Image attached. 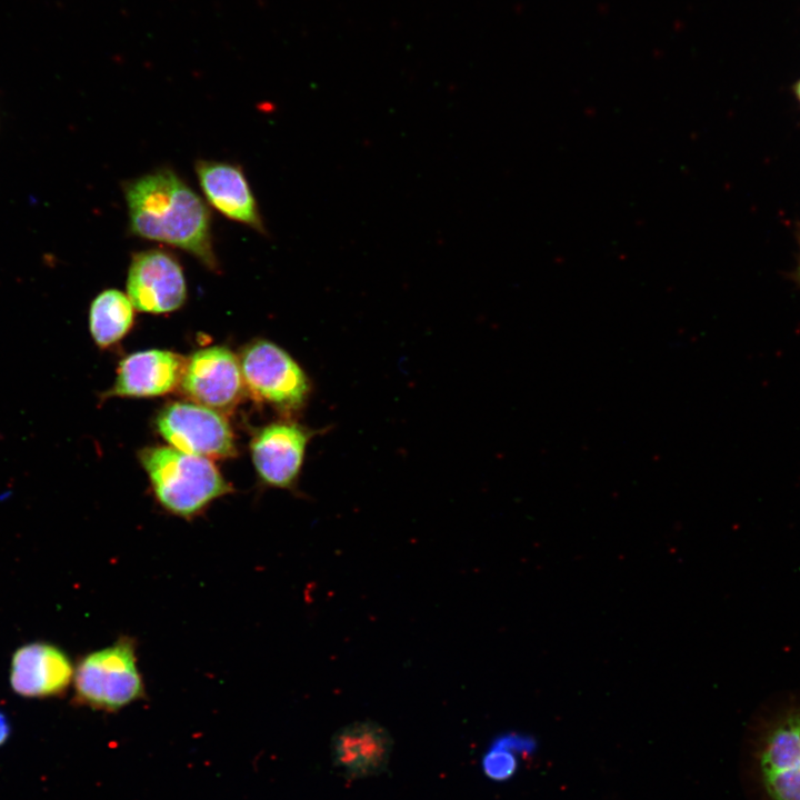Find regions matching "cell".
<instances>
[{
	"instance_id": "1",
	"label": "cell",
	"mask_w": 800,
	"mask_h": 800,
	"mask_svg": "<svg viewBox=\"0 0 800 800\" xmlns=\"http://www.w3.org/2000/svg\"><path fill=\"white\" fill-rule=\"evenodd\" d=\"M129 230L181 249L217 271L211 214L203 199L172 169L160 168L123 184Z\"/></svg>"
},
{
	"instance_id": "2",
	"label": "cell",
	"mask_w": 800,
	"mask_h": 800,
	"mask_svg": "<svg viewBox=\"0 0 800 800\" xmlns=\"http://www.w3.org/2000/svg\"><path fill=\"white\" fill-rule=\"evenodd\" d=\"M158 503L170 514L190 520L232 491L210 459L173 447L140 452Z\"/></svg>"
},
{
	"instance_id": "3",
	"label": "cell",
	"mask_w": 800,
	"mask_h": 800,
	"mask_svg": "<svg viewBox=\"0 0 800 800\" xmlns=\"http://www.w3.org/2000/svg\"><path fill=\"white\" fill-rule=\"evenodd\" d=\"M74 701L114 713L147 697L138 663V643L121 634L111 644L83 656L73 674Z\"/></svg>"
},
{
	"instance_id": "4",
	"label": "cell",
	"mask_w": 800,
	"mask_h": 800,
	"mask_svg": "<svg viewBox=\"0 0 800 800\" xmlns=\"http://www.w3.org/2000/svg\"><path fill=\"white\" fill-rule=\"evenodd\" d=\"M243 383L250 393L283 410H300L311 386L301 367L277 344L258 340L246 347L240 357Z\"/></svg>"
},
{
	"instance_id": "5",
	"label": "cell",
	"mask_w": 800,
	"mask_h": 800,
	"mask_svg": "<svg viewBox=\"0 0 800 800\" xmlns=\"http://www.w3.org/2000/svg\"><path fill=\"white\" fill-rule=\"evenodd\" d=\"M157 428L173 448L208 459L229 458L236 453L233 433L227 420L216 410L198 403L168 404L157 418Z\"/></svg>"
},
{
	"instance_id": "6",
	"label": "cell",
	"mask_w": 800,
	"mask_h": 800,
	"mask_svg": "<svg viewBox=\"0 0 800 800\" xmlns=\"http://www.w3.org/2000/svg\"><path fill=\"white\" fill-rule=\"evenodd\" d=\"M127 296L139 311L168 313L178 310L187 298L180 261L162 249L133 253L127 276Z\"/></svg>"
},
{
	"instance_id": "7",
	"label": "cell",
	"mask_w": 800,
	"mask_h": 800,
	"mask_svg": "<svg viewBox=\"0 0 800 800\" xmlns=\"http://www.w3.org/2000/svg\"><path fill=\"white\" fill-rule=\"evenodd\" d=\"M180 384L187 397L216 411L232 408L244 386L239 359L224 347L196 351L186 362Z\"/></svg>"
},
{
	"instance_id": "8",
	"label": "cell",
	"mask_w": 800,
	"mask_h": 800,
	"mask_svg": "<svg viewBox=\"0 0 800 800\" xmlns=\"http://www.w3.org/2000/svg\"><path fill=\"white\" fill-rule=\"evenodd\" d=\"M314 433L296 422H276L261 429L251 442L252 461L260 479L270 487L294 488Z\"/></svg>"
},
{
	"instance_id": "9",
	"label": "cell",
	"mask_w": 800,
	"mask_h": 800,
	"mask_svg": "<svg viewBox=\"0 0 800 800\" xmlns=\"http://www.w3.org/2000/svg\"><path fill=\"white\" fill-rule=\"evenodd\" d=\"M392 749L389 731L372 720L351 722L338 729L330 741L332 763L349 780L384 772Z\"/></svg>"
},
{
	"instance_id": "10",
	"label": "cell",
	"mask_w": 800,
	"mask_h": 800,
	"mask_svg": "<svg viewBox=\"0 0 800 800\" xmlns=\"http://www.w3.org/2000/svg\"><path fill=\"white\" fill-rule=\"evenodd\" d=\"M194 170L211 207L230 220L266 233L257 200L240 166L227 161L198 160Z\"/></svg>"
},
{
	"instance_id": "11",
	"label": "cell",
	"mask_w": 800,
	"mask_h": 800,
	"mask_svg": "<svg viewBox=\"0 0 800 800\" xmlns=\"http://www.w3.org/2000/svg\"><path fill=\"white\" fill-rule=\"evenodd\" d=\"M74 667L60 648L32 642L16 650L10 667L12 690L28 698H47L64 692L73 680Z\"/></svg>"
},
{
	"instance_id": "12",
	"label": "cell",
	"mask_w": 800,
	"mask_h": 800,
	"mask_svg": "<svg viewBox=\"0 0 800 800\" xmlns=\"http://www.w3.org/2000/svg\"><path fill=\"white\" fill-rule=\"evenodd\" d=\"M186 360L167 350H146L124 358L113 387L104 397H154L172 391L183 376Z\"/></svg>"
},
{
	"instance_id": "13",
	"label": "cell",
	"mask_w": 800,
	"mask_h": 800,
	"mask_svg": "<svg viewBox=\"0 0 800 800\" xmlns=\"http://www.w3.org/2000/svg\"><path fill=\"white\" fill-rule=\"evenodd\" d=\"M760 767L773 800H800V716L787 719L772 731Z\"/></svg>"
},
{
	"instance_id": "14",
	"label": "cell",
	"mask_w": 800,
	"mask_h": 800,
	"mask_svg": "<svg viewBox=\"0 0 800 800\" xmlns=\"http://www.w3.org/2000/svg\"><path fill=\"white\" fill-rule=\"evenodd\" d=\"M134 307L129 297L117 289H106L92 300L89 309V330L99 348H109L130 330Z\"/></svg>"
},
{
	"instance_id": "15",
	"label": "cell",
	"mask_w": 800,
	"mask_h": 800,
	"mask_svg": "<svg viewBox=\"0 0 800 800\" xmlns=\"http://www.w3.org/2000/svg\"><path fill=\"white\" fill-rule=\"evenodd\" d=\"M517 756L504 747L491 743L481 760L482 771L492 781L509 780L518 768Z\"/></svg>"
},
{
	"instance_id": "16",
	"label": "cell",
	"mask_w": 800,
	"mask_h": 800,
	"mask_svg": "<svg viewBox=\"0 0 800 800\" xmlns=\"http://www.w3.org/2000/svg\"><path fill=\"white\" fill-rule=\"evenodd\" d=\"M8 722L6 718L0 713V743L6 739L8 736Z\"/></svg>"
},
{
	"instance_id": "17",
	"label": "cell",
	"mask_w": 800,
	"mask_h": 800,
	"mask_svg": "<svg viewBox=\"0 0 800 800\" xmlns=\"http://www.w3.org/2000/svg\"><path fill=\"white\" fill-rule=\"evenodd\" d=\"M794 93H796L797 99H798L799 102H800V80H799V81L797 82V84L794 86Z\"/></svg>"
},
{
	"instance_id": "18",
	"label": "cell",
	"mask_w": 800,
	"mask_h": 800,
	"mask_svg": "<svg viewBox=\"0 0 800 800\" xmlns=\"http://www.w3.org/2000/svg\"><path fill=\"white\" fill-rule=\"evenodd\" d=\"M799 281H800V266H799V272H798Z\"/></svg>"
}]
</instances>
